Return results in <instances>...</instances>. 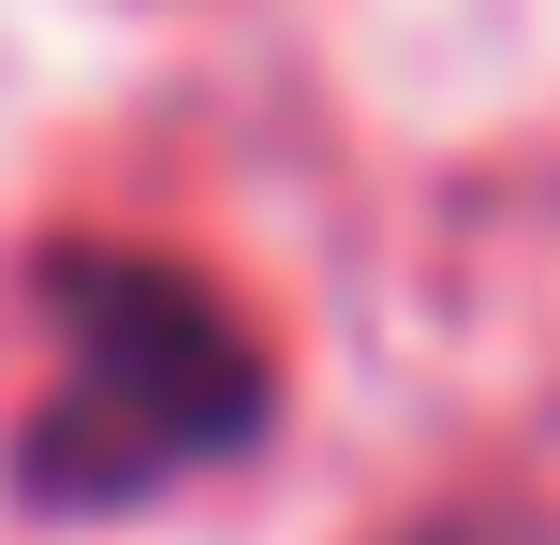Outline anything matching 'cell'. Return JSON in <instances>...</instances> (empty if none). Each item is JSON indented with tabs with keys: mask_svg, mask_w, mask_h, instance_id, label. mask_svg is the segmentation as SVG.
Segmentation results:
<instances>
[{
	"mask_svg": "<svg viewBox=\"0 0 560 545\" xmlns=\"http://www.w3.org/2000/svg\"><path fill=\"white\" fill-rule=\"evenodd\" d=\"M45 340H59V383L15 442V487L45 517H118V501L266 442V399H280L266 340L163 251L59 236L45 251Z\"/></svg>",
	"mask_w": 560,
	"mask_h": 545,
	"instance_id": "obj_1",
	"label": "cell"
}]
</instances>
